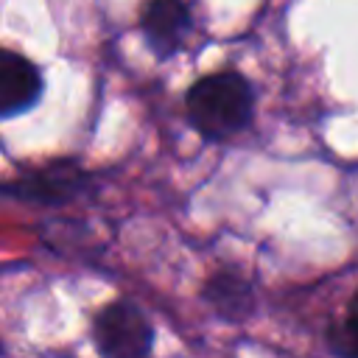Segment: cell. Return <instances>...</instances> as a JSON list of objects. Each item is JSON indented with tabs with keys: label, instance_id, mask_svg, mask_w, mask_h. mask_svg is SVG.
I'll return each instance as SVG.
<instances>
[{
	"label": "cell",
	"instance_id": "4",
	"mask_svg": "<svg viewBox=\"0 0 358 358\" xmlns=\"http://www.w3.org/2000/svg\"><path fill=\"white\" fill-rule=\"evenodd\" d=\"M140 22L148 48L162 59L173 56L193 28L190 8L185 6V0H148L143 6Z\"/></svg>",
	"mask_w": 358,
	"mask_h": 358
},
{
	"label": "cell",
	"instance_id": "2",
	"mask_svg": "<svg viewBox=\"0 0 358 358\" xmlns=\"http://www.w3.org/2000/svg\"><path fill=\"white\" fill-rule=\"evenodd\" d=\"M92 341L101 358H151L154 327L129 299H115L95 313Z\"/></svg>",
	"mask_w": 358,
	"mask_h": 358
},
{
	"label": "cell",
	"instance_id": "7",
	"mask_svg": "<svg viewBox=\"0 0 358 358\" xmlns=\"http://www.w3.org/2000/svg\"><path fill=\"white\" fill-rule=\"evenodd\" d=\"M327 350L336 358H358V291L347 302V313L327 327Z\"/></svg>",
	"mask_w": 358,
	"mask_h": 358
},
{
	"label": "cell",
	"instance_id": "8",
	"mask_svg": "<svg viewBox=\"0 0 358 358\" xmlns=\"http://www.w3.org/2000/svg\"><path fill=\"white\" fill-rule=\"evenodd\" d=\"M0 352H3V344H0Z\"/></svg>",
	"mask_w": 358,
	"mask_h": 358
},
{
	"label": "cell",
	"instance_id": "3",
	"mask_svg": "<svg viewBox=\"0 0 358 358\" xmlns=\"http://www.w3.org/2000/svg\"><path fill=\"white\" fill-rule=\"evenodd\" d=\"M42 95L39 67L17 50L0 48V117L28 112Z\"/></svg>",
	"mask_w": 358,
	"mask_h": 358
},
{
	"label": "cell",
	"instance_id": "5",
	"mask_svg": "<svg viewBox=\"0 0 358 358\" xmlns=\"http://www.w3.org/2000/svg\"><path fill=\"white\" fill-rule=\"evenodd\" d=\"M87 185V173L64 159V162H53L48 168H39L34 173H28L25 179H20L17 185H8V193L25 199V201H42V204H62L73 196H78Z\"/></svg>",
	"mask_w": 358,
	"mask_h": 358
},
{
	"label": "cell",
	"instance_id": "6",
	"mask_svg": "<svg viewBox=\"0 0 358 358\" xmlns=\"http://www.w3.org/2000/svg\"><path fill=\"white\" fill-rule=\"evenodd\" d=\"M201 294H204V302L227 322H243L255 310L252 282L235 268H224V271L210 274Z\"/></svg>",
	"mask_w": 358,
	"mask_h": 358
},
{
	"label": "cell",
	"instance_id": "1",
	"mask_svg": "<svg viewBox=\"0 0 358 358\" xmlns=\"http://www.w3.org/2000/svg\"><path fill=\"white\" fill-rule=\"evenodd\" d=\"M187 120L204 140H229L243 131L255 112V90L238 70H218L196 84L185 95Z\"/></svg>",
	"mask_w": 358,
	"mask_h": 358
}]
</instances>
